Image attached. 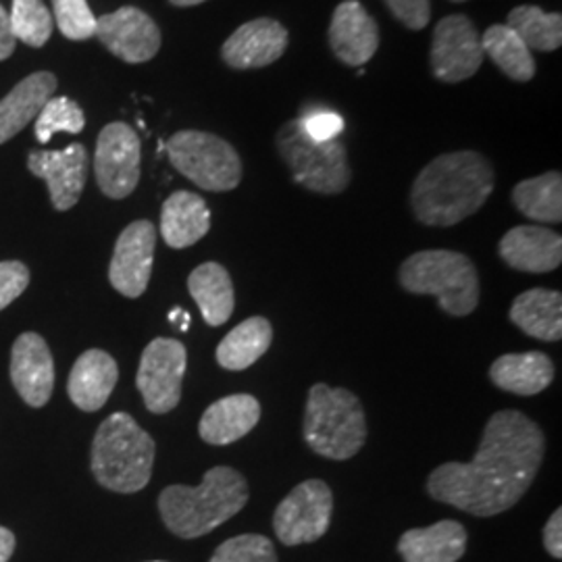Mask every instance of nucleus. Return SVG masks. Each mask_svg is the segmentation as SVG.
Listing matches in <instances>:
<instances>
[{"instance_id":"1","label":"nucleus","mask_w":562,"mask_h":562,"mask_svg":"<svg viewBox=\"0 0 562 562\" xmlns=\"http://www.w3.org/2000/svg\"><path fill=\"white\" fill-rule=\"evenodd\" d=\"M546 436L521 411H498L483 429L471 462H443L431 471L427 494L473 517L510 510L533 485L542 467Z\"/></svg>"},{"instance_id":"2","label":"nucleus","mask_w":562,"mask_h":562,"mask_svg":"<svg viewBox=\"0 0 562 562\" xmlns=\"http://www.w3.org/2000/svg\"><path fill=\"white\" fill-rule=\"evenodd\" d=\"M494 192V169L482 153H446L429 162L411 190L415 217L423 225L452 227L475 215Z\"/></svg>"},{"instance_id":"3","label":"nucleus","mask_w":562,"mask_h":562,"mask_svg":"<svg viewBox=\"0 0 562 562\" xmlns=\"http://www.w3.org/2000/svg\"><path fill=\"white\" fill-rule=\"evenodd\" d=\"M250 498L248 482L232 467H213L201 485H169L159 496L165 527L183 540H196L234 519Z\"/></svg>"},{"instance_id":"4","label":"nucleus","mask_w":562,"mask_h":562,"mask_svg":"<svg viewBox=\"0 0 562 562\" xmlns=\"http://www.w3.org/2000/svg\"><path fill=\"white\" fill-rule=\"evenodd\" d=\"M155 440L127 413H113L101 423L90 467L102 487L117 494H136L153 477Z\"/></svg>"},{"instance_id":"5","label":"nucleus","mask_w":562,"mask_h":562,"mask_svg":"<svg viewBox=\"0 0 562 562\" xmlns=\"http://www.w3.org/2000/svg\"><path fill=\"white\" fill-rule=\"evenodd\" d=\"M302 436L306 446L329 461H348L367 442V417L361 401L346 387L315 383L308 390Z\"/></svg>"},{"instance_id":"6","label":"nucleus","mask_w":562,"mask_h":562,"mask_svg":"<svg viewBox=\"0 0 562 562\" xmlns=\"http://www.w3.org/2000/svg\"><path fill=\"white\" fill-rule=\"evenodd\" d=\"M402 288L411 294L436 296L450 317L471 315L482 296V283L475 265L454 250H422L402 262Z\"/></svg>"},{"instance_id":"7","label":"nucleus","mask_w":562,"mask_h":562,"mask_svg":"<svg viewBox=\"0 0 562 562\" xmlns=\"http://www.w3.org/2000/svg\"><path fill=\"white\" fill-rule=\"evenodd\" d=\"M276 144L292 178L306 190L317 194H340L348 188L352 171L340 140L311 138L299 117L281 125Z\"/></svg>"},{"instance_id":"8","label":"nucleus","mask_w":562,"mask_h":562,"mask_svg":"<svg viewBox=\"0 0 562 562\" xmlns=\"http://www.w3.org/2000/svg\"><path fill=\"white\" fill-rule=\"evenodd\" d=\"M165 148L181 176L206 192H229L240 186V155L215 134L183 130L173 134Z\"/></svg>"},{"instance_id":"9","label":"nucleus","mask_w":562,"mask_h":562,"mask_svg":"<svg viewBox=\"0 0 562 562\" xmlns=\"http://www.w3.org/2000/svg\"><path fill=\"white\" fill-rule=\"evenodd\" d=\"M334 513V492L322 480L299 483L276 508L273 531L283 546L322 540Z\"/></svg>"},{"instance_id":"10","label":"nucleus","mask_w":562,"mask_h":562,"mask_svg":"<svg viewBox=\"0 0 562 562\" xmlns=\"http://www.w3.org/2000/svg\"><path fill=\"white\" fill-rule=\"evenodd\" d=\"M188 352L180 340L157 338L142 352L136 385L153 415L171 413L181 401Z\"/></svg>"},{"instance_id":"11","label":"nucleus","mask_w":562,"mask_h":562,"mask_svg":"<svg viewBox=\"0 0 562 562\" xmlns=\"http://www.w3.org/2000/svg\"><path fill=\"white\" fill-rule=\"evenodd\" d=\"M142 146L138 134L127 123H109L97 142L94 173L102 194L127 199L140 181Z\"/></svg>"},{"instance_id":"12","label":"nucleus","mask_w":562,"mask_h":562,"mask_svg":"<svg viewBox=\"0 0 562 562\" xmlns=\"http://www.w3.org/2000/svg\"><path fill=\"white\" fill-rule=\"evenodd\" d=\"M482 34L464 15L438 21L431 42V74L443 83H461L473 78L483 65Z\"/></svg>"},{"instance_id":"13","label":"nucleus","mask_w":562,"mask_h":562,"mask_svg":"<svg viewBox=\"0 0 562 562\" xmlns=\"http://www.w3.org/2000/svg\"><path fill=\"white\" fill-rule=\"evenodd\" d=\"M157 246V229L146 220L130 223L121 232L109 265L111 285L125 299H140L148 288Z\"/></svg>"},{"instance_id":"14","label":"nucleus","mask_w":562,"mask_h":562,"mask_svg":"<svg viewBox=\"0 0 562 562\" xmlns=\"http://www.w3.org/2000/svg\"><path fill=\"white\" fill-rule=\"evenodd\" d=\"M97 36L111 55L130 65L155 59L161 48L159 25L136 7H121L97 20Z\"/></svg>"},{"instance_id":"15","label":"nucleus","mask_w":562,"mask_h":562,"mask_svg":"<svg viewBox=\"0 0 562 562\" xmlns=\"http://www.w3.org/2000/svg\"><path fill=\"white\" fill-rule=\"evenodd\" d=\"M27 169L46 181L53 206L69 211L80 201L86 186L88 153L81 144H69L63 150H36L27 157Z\"/></svg>"},{"instance_id":"16","label":"nucleus","mask_w":562,"mask_h":562,"mask_svg":"<svg viewBox=\"0 0 562 562\" xmlns=\"http://www.w3.org/2000/svg\"><path fill=\"white\" fill-rule=\"evenodd\" d=\"M11 382L25 404L41 408L50 401L55 387V362L46 340L25 331L13 344Z\"/></svg>"},{"instance_id":"17","label":"nucleus","mask_w":562,"mask_h":562,"mask_svg":"<svg viewBox=\"0 0 562 562\" xmlns=\"http://www.w3.org/2000/svg\"><path fill=\"white\" fill-rule=\"evenodd\" d=\"M288 30L280 21L259 18L240 25L222 46V59L232 69H261L280 59L288 48Z\"/></svg>"},{"instance_id":"18","label":"nucleus","mask_w":562,"mask_h":562,"mask_svg":"<svg viewBox=\"0 0 562 562\" xmlns=\"http://www.w3.org/2000/svg\"><path fill=\"white\" fill-rule=\"evenodd\" d=\"M329 44L341 63L361 67L380 48V27L359 0H344L331 18Z\"/></svg>"},{"instance_id":"19","label":"nucleus","mask_w":562,"mask_h":562,"mask_svg":"<svg viewBox=\"0 0 562 562\" xmlns=\"http://www.w3.org/2000/svg\"><path fill=\"white\" fill-rule=\"evenodd\" d=\"M498 252L501 259L517 271L550 273L561 267V234L540 225H519L504 234Z\"/></svg>"},{"instance_id":"20","label":"nucleus","mask_w":562,"mask_h":562,"mask_svg":"<svg viewBox=\"0 0 562 562\" xmlns=\"http://www.w3.org/2000/svg\"><path fill=\"white\" fill-rule=\"evenodd\" d=\"M117 380V361L109 352L92 348L86 350L74 364L67 382V394L81 411L97 413L111 398Z\"/></svg>"},{"instance_id":"21","label":"nucleus","mask_w":562,"mask_h":562,"mask_svg":"<svg viewBox=\"0 0 562 562\" xmlns=\"http://www.w3.org/2000/svg\"><path fill=\"white\" fill-rule=\"evenodd\" d=\"M261 419V402L250 394H232L213 402L199 423L202 440L211 446H227L248 436Z\"/></svg>"},{"instance_id":"22","label":"nucleus","mask_w":562,"mask_h":562,"mask_svg":"<svg viewBox=\"0 0 562 562\" xmlns=\"http://www.w3.org/2000/svg\"><path fill=\"white\" fill-rule=\"evenodd\" d=\"M467 529L452 519L431 527L404 531L398 540V554L404 562H459L467 552Z\"/></svg>"},{"instance_id":"23","label":"nucleus","mask_w":562,"mask_h":562,"mask_svg":"<svg viewBox=\"0 0 562 562\" xmlns=\"http://www.w3.org/2000/svg\"><path fill=\"white\" fill-rule=\"evenodd\" d=\"M57 78L50 71H38L21 80L0 101V144L15 138L25 125L41 115L42 106L53 99Z\"/></svg>"},{"instance_id":"24","label":"nucleus","mask_w":562,"mask_h":562,"mask_svg":"<svg viewBox=\"0 0 562 562\" xmlns=\"http://www.w3.org/2000/svg\"><path fill=\"white\" fill-rule=\"evenodd\" d=\"M211 229V211L199 194L180 190L162 202L161 236L169 248H190Z\"/></svg>"},{"instance_id":"25","label":"nucleus","mask_w":562,"mask_h":562,"mask_svg":"<svg viewBox=\"0 0 562 562\" xmlns=\"http://www.w3.org/2000/svg\"><path fill=\"white\" fill-rule=\"evenodd\" d=\"M554 362L538 350L513 352L490 367V380L504 392L517 396H538L554 382Z\"/></svg>"},{"instance_id":"26","label":"nucleus","mask_w":562,"mask_h":562,"mask_svg":"<svg viewBox=\"0 0 562 562\" xmlns=\"http://www.w3.org/2000/svg\"><path fill=\"white\" fill-rule=\"evenodd\" d=\"M522 334L542 341L562 338V294L557 290L533 288L519 294L508 313Z\"/></svg>"},{"instance_id":"27","label":"nucleus","mask_w":562,"mask_h":562,"mask_svg":"<svg viewBox=\"0 0 562 562\" xmlns=\"http://www.w3.org/2000/svg\"><path fill=\"white\" fill-rule=\"evenodd\" d=\"M188 292L199 304L202 319L211 327H220L229 322L236 308V292L234 281L227 269L220 262H202L190 278H188Z\"/></svg>"},{"instance_id":"28","label":"nucleus","mask_w":562,"mask_h":562,"mask_svg":"<svg viewBox=\"0 0 562 562\" xmlns=\"http://www.w3.org/2000/svg\"><path fill=\"white\" fill-rule=\"evenodd\" d=\"M273 327L265 317H248L234 327L217 346V362L227 371H244L271 348Z\"/></svg>"},{"instance_id":"29","label":"nucleus","mask_w":562,"mask_h":562,"mask_svg":"<svg viewBox=\"0 0 562 562\" xmlns=\"http://www.w3.org/2000/svg\"><path fill=\"white\" fill-rule=\"evenodd\" d=\"M513 202L525 217L540 223L562 222L561 171H548L540 178L519 181L513 190Z\"/></svg>"},{"instance_id":"30","label":"nucleus","mask_w":562,"mask_h":562,"mask_svg":"<svg viewBox=\"0 0 562 562\" xmlns=\"http://www.w3.org/2000/svg\"><path fill=\"white\" fill-rule=\"evenodd\" d=\"M483 55L498 65V69L510 80H533L536 60L525 42L508 25H492L482 36Z\"/></svg>"},{"instance_id":"31","label":"nucleus","mask_w":562,"mask_h":562,"mask_svg":"<svg viewBox=\"0 0 562 562\" xmlns=\"http://www.w3.org/2000/svg\"><path fill=\"white\" fill-rule=\"evenodd\" d=\"M506 25L525 42L529 50L552 53L561 48V13H546L536 4H521L508 13Z\"/></svg>"},{"instance_id":"32","label":"nucleus","mask_w":562,"mask_h":562,"mask_svg":"<svg viewBox=\"0 0 562 562\" xmlns=\"http://www.w3.org/2000/svg\"><path fill=\"white\" fill-rule=\"evenodd\" d=\"M9 18L15 38L27 46L41 48L53 34V15L42 0H13Z\"/></svg>"},{"instance_id":"33","label":"nucleus","mask_w":562,"mask_h":562,"mask_svg":"<svg viewBox=\"0 0 562 562\" xmlns=\"http://www.w3.org/2000/svg\"><path fill=\"white\" fill-rule=\"evenodd\" d=\"M83 127L86 115L80 104L67 97H57L42 106L41 115L36 117V138L41 144H48L59 132L80 134Z\"/></svg>"},{"instance_id":"34","label":"nucleus","mask_w":562,"mask_h":562,"mask_svg":"<svg viewBox=\"0 0 562 562\" xmlns=\"http://www.w3.org/2000/svg\"><path fill=\"white\" fill-rule=\"evenodd\" d=\"M209 562H278V552L267 536L241 533L225 540Z\"/></svg>"},{"instance_id":"35","label":"nucleus","mask_w":562,"mask_h":562,"mask_svg":"<svg viewBox=\"0 0 562 562\" xmlns=\"http://www.w3.org/2000/svg\"><path fill=\"white\" fill-rule=\"evenodd\" d=\"M60 34L69 41H88L97 36V18L86 0H53Z\"/></svg>"},{"instance_id":"36","label":"nucleus","mask_w":562,"mask_h":562,"mask_svg":"<svg viewBox=\"0 0 562 562\" xmlns=\"http://www.w3.org/2000/svg\"><path fill=\"white\" fill-rule=\"evenodd\" d=\"M301 121L306 134L315 140H338L344 130L340 115L325 109H302Z\"/></svg>"},{"instance_id":"37","label":"nucleus","mask_w":562,"mask_h":562,"mask_svg":"<svg viewBox=\"0 0 562 562\" xmlns=\"http://www.w3.org/2000/svg\"><path fill=\"white\" fill-rule=\"evenodd\" d=\"M27 283H30V269L23 262H0V311L20 299Z\"/></svg>"},{"instance_id":"38","label":"nucleus","mask_w":562,"mask_h":562,"mask_svg":"<svg viewBox=\"0 0 562 562\" xmlns=\"http://www.w3.org/2000/svg\"><path fill=\"white\" fill-rule=\"evenodd\" d=\"M392 15L413 32L427 27L431 20V0H385Z\"/></svg>"},{"instance_id":"39","label":"nucleus","mask_w":562,"mask_h":562,"mask_svg":"<svg viewBox=\"0 0 562 562\" xmlns=\"http://www.w3.org/2000/svg\"><path fill=\"white\" fill-rule=\"evenodd\" d=\"M543 548L557 561L562 559V508H557L543 527Z\"/></svg>"},{"instance_id":"40","label":"nucleus","mask_w":562,"mask_h":562,"mask_svg":"<svg viewBox=\"0 0 562 562\" xmlns=\"http://www.w3.org/2000/svg\"><path fill=\"white\" fill-rule=\"evenodd\" d=\"M15 34L11 27V18L0 4V60L9 59L15 50Z\"/></svg>"},{"instance_id":"41","label":"nucleus","mask_w":562,"mask_h":562,"mask_svg":"<svg viewBox=\"0 0 562 562\" xmlns=\"http://www.w3.org/2000/svg\"><path fill=\"white\" fill-rule=\"evenodd\" d=\"M13 552H15V536L11 529L0 525V562L11 561Z\"/></svg>"},{"instance_id":"42","label":"nucleus","mask_w":562,"mask_h":562,"mask_svg":"<svg viewBox=\"0 0 562 562\" xmlns=\"http://www.w3.org/2000/svg\"><path fill=\"white\" fill-rule=\"evenodd\" d=\"M190 319H192L190 313H186L183 308H173V311L169 313V322L173 323V325H178L180 331H188Z\"/></svg>"},{"instance_id":"43","label":"nucleus","mask_w":562,"mask_h":562,"mask_svg":"<svg viewBox=\"0 0 562 562\" xmlns=\"http://www.w3.org/2000/svg\"><path fill=\"white\" fill-rule=\"evenodd\" d=\"M169 2L176 4V7H196V4H202L206 0H169Z\"/></svg>"},{"instance_id":"44","label":"nucleus","mask_w":562,"mask_h":562,"mask_svg":"<svg viewBox=\"0 0 562 562\" xmlns=\"http://www.w3.org/2000/svg\"><path fill=\"white\" fill-rule=\"evenodd\" d=\"M452 2H464V0H452Z\"/></svg>"},{"instance_id":"45","label":"nucleus","mask_w":562,"mask_h":562,"mask_svg":"<svg viewBox=\"0 0 562 562\" xmlns=\"http://www.w3.org/2000/svg\"><path fill=\"white\" fill-rule=\"evenodd\" d=\"M150 562H165V561H150Z\"/></svg>"}]
</instances>
